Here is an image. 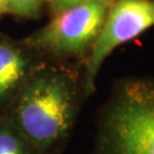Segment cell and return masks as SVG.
I'll list each match as a JSON object with an SVG mask.
<instances>
[{
	"mask_svg": "<svg viewBox=\"0 0 154 154\" xmlns=\"http://www.w3.org/2000/svg\"><path fill=\"white\" fill-rule=\"evenodd\" d=\"M94 154H154V78L112 86L97 114Z\"/></svg>",
	"mask_w": 154,
	"mask_h": 154,
	"instance_id": "obj_2",
	"label": "cell"
},
{
	"mask_svg": "<svg viewBox=\"0 0 154 154\" xmlns=\"http://www.w3.org/2000/svg\"><path fill=\"white\" fill-rule=\"evenodd\" d=\"M87 1H91V0H46V6L49 11L50 16H53L69 7L87 2Z\"/></svg>",
	"mask_w": 154,
	"mask_h": 154,
	"instance_id": "obj_8",
	"label": "cell"
},
{
	"mask_svg": "<svg viewBox=\"0 0 154 154\" xmlns=\"http://www.w3.org/2000/svg\"><path fill=\"white\" fill-rule=\"evenodd\" d=\"M45 6L46 0H8L7 14L23 20H38Z\"/></svg>",
	"mask_w": 154,
	"mask_h": 154,
	"instance_id": "obj_7",
	"label": "cell"
},
{
	"mask_svg": "<svg viewBox=\"0 0 154 154\" xmlns=\"http://www.w3.org/2000/svg\"><path fill=\"white\" fill-rule=\"evenodd\" d=\"M114 1L91 0L69 7L23 40L48 61L83 62Z\"/></svg>",
	"mask_w": 154,
	"mask_h": 154,
	"instance_id": "obj_3",
	"label": "cell"
},
{
	"mask_svg": "<svg viewBox=\"0 0 154 154\" xmlns=\"http://www.w3.org/2000/svg\"><path fill=\"white\" fill-rule=\"evenodd\" d=\"M0 154H40L6 116H0Z\"/></svg>",
	"mask_w": 154,
	"mask_h": 154,
	"instance_id": "obj_6",
	"label": "cell"
},
{
	"mask_svg": "<svg viewBox=\"0 0 154 154\" xmlns=\"http://www.w3.org/2000/svg\"><path fill=\"white\" fill-rule=\"evenodd\" d=\"M152 26H154V0H116L112 4L91 49L83 61L86 97L94 94L99 70L112 51Z\"/></svg>",
	"mask_w": 154,
	"mask_h": 154,
	"instance_id": "obj_4",
	"label": "cell"
},
{
	"mask_svg": "<svg viewBox=\"0 0 154 154\" xmlns=\"http://www.w3.org/2000/svg\"><path fill=\"white\" fill-rule=\"evenodd\" d=\"M8 11V0H0V16L7 14Z\"/></svg>",
	"mask_w": 154,
	"mask_h": 154,
	"instance_id": "obj_9",
	"label": "cell"
},
{
	"mask_svg": "<svg viewBox=\"0 0 154 154\" xmlns=\"http://www.w3.org/2000/svg\"><path fill=\"white\" fill-rule=\"evenodd\" d=\"M47 61L38 51L0 31V116H5L34 71Z\"/></svg>",
	"mask_w": 154,
	"mask_h": 154,
	"instance_id": "obj_5",
	"label": "cell"
},
{
	"mask_svg": "<svg viewBox=\"0 0 154 154\" xmlns=\"http://www.w3.org/2000/svg\"><path fill=\"white\" fill-rule=\"evenodd\" d=\"M86 98L82 69L47 60L5 116L40 154H58L70 140Z\"/></svg>",
	"mask_w": 154,
	"mask_h": 154,
	"instance_id": "obj_1",
	"label": "cell"
}]
</instances>
